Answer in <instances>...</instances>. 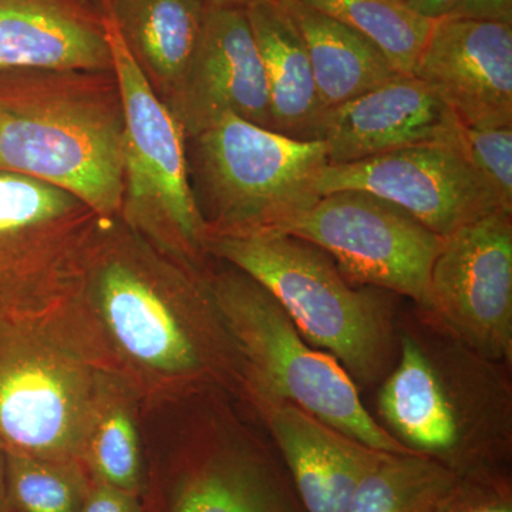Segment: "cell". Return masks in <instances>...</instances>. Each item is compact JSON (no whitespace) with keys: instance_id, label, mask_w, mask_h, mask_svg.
Instances as JSON below:
<instances>
[{"instance_id":"obj_4","label":"cell","mask_w":512,"mask_h":512,"mask_svg":"<svg viewBox=\"0 0 512 512\" xmlns=\"http://www.w3.org/2000/svg\"><path fill=\"white\" fill-rule=\"evenodd\" d=\"M195 201L211 237L288 235L322 198L323 141L296 140L227 116L191 138Z\"/></svg>"},{"instance_id":"obj_13","label":"cell","mask_w":512,"mask_h":512,"mask_svg":"<svg viewBox=\"0 0 512 512\" xmlns=\"http://www.w3.org/2000/svg\"><path fill=\"white\" fill-rule=\"evenodd\" d=\"M413 76L466 127L512 126V25L441 18Z\"/></svg>"},{"instance_id":"obj_27","label":"cell","mask_w":512,"mask_h":512,"mask_svg":"<svg viewBox=\"0 0 512 512\" xmlns=\"http://www.w3.org/2000/svg\"><path fill=\"white\" fill-rule=\"evenodd\" d=\"M80 512H144L143 500L110 485L94 483Z\"/></svg>"},{"instance_id":"obj_18","label":"cell","mask_w":512,"mask_h":512,"mask_svg":"<svg viewBox=\"0 0 512 512\" xmlns=\"http://www.w3.org/2000/svg\"><path fill=\"white\" fill-rule=\"evenodd\" d=\"M244 9L264 66L272 131L319 141L326 109L305 42L284 0H259Z\"/></svg>"},{"instance_id":"obj_15","label":"cell","mask_w":512,"mask_h":512,"mask_svg":"<svg viewBox=\"0 0 512 512\" xmlns=\"http://www.w3.org/2000/svg\"><path fill=\"white\" fill-rule=\"evenodd\" d=\"M144 512H295L271 468L239 450H147Z\"/></svg>"},{"instance_id":"obj_22","label":"cell","mask_w":512,"mask_h":512,"mask_svg":"<svg viewBox=\"0 0 512 512\" xmlns=\"http://www.w3.org/2000/svg\"><path fill=\"white\" fill-rule=\"evenodd\" d=\"M379 410L396 439L414 453L433 457L457 444L453 406L430 360L413 339L402 340L399 363L380 390Z\"/></svg>"},{"instance_id":"obj_24","label":"cell","mask_w":512,"mask_h":512,"mask_svg":"<svg viewBox=\"0 0 512 512\" xmlns=\"http://www.w3.org/2000/svg\"><path fill=\"white\" fill-rule=\"evenodd\" d=\"M373 43L400 74H413L434 22L404 0H299Z\"/></svg>"},{"instance_id":"obj_12","label":"cell","mask_w":512,"mask_h":512,"mask_svg":"<svg viewBox=\"0 0 512 512\" xmlns=\"http://www.w3.org/2000/svg\"><path fill=\"white\" fill-rule=\"evenodd\" d=\"M163 101L185 138L227 116L272 130L264 66L244 8L207 3L197 47Z\"/></svg>"},{"instance_id":"obj_5","label":"cell","mask_w":512,"mask_h":512,"mask_svg":"<svg viewBox=\"0 0 512 512\" xmlns=\"http://www.w3.org/2000/svg\"><path fill=\"white\" fill-rule=\"evenodd\" d=\"M205 252L255 279L309 345L328 350L350 377L382 375L392 346L389 309L377 288H353L322 249L292 235L211 237Z\"/></svg>"},{"instance_id":"obj_20","label":"cell","mask_w":512,"mask_h":512,"mask_svg":"<svg viewBox=\"0 0 512 512\" xmlns=\"http://www.w3.org/2000/svg\"><path fill=\"white\" fill-rule=\"evenodd\" d=\"M143 403L117 373L103 370L80 463L94 483L143 498L147 488V448L141 436Z\"/></svg>"},{"instance_id":"obj_31","label":"cell","mask_w":512,"mask_h":512,"mask_svg":"<svg viewBox=\"0 0 512 512\" xmlns=\"http://www.w3.org/2000/svg\"><path fill=\"white\" fill-rule=\"evenodd\" d=\"M0 512H9L6 500V451L0 444Z\"/></svg>"},{"instance_id":"obj_10","label":"cell","mask_w":512,"mask_h":512,"mask_svg":"<svg viewBox=\"0 0 512 512\" xmlns=\"http://www.w3.org/2000/svg\"><path fill=\"white\" fill-rule=\"evenodd\" d=\"M460 131L448 140L417 144L357 163L329 164L320 177L319 194L370 192L399 205L440 237H450L464 225L504 210L491 185L467 157Z\"/></svg>"},{"instance_id":"obj_28","label":"cell","mask_w":512,"mask_h":512,"mask_svg":"<svg viewBox=\"0 0 512 512\" xmlns=\"http://www.w3.org/2000/svg\"><path fill=\"white\" fill-rule=\"evenodd\" d=\"M444 18L512 25V0H457Z\"/></svg>"},{"instance_id":"obj_3","label":"cell","mask_w":512,"mask_h":512,"mask_svg":"<svg viewBox=\"0 0 512 512\" xmlns=\"http://www.w3.org/2000/svg\"><path fill=\"white\" fill-rule=\"evenodd\" d=\"M103 370L60 301L0 312V444L80 461Z\"/></svg>"},{"instance_id":"obj_26","label":"cell","mask_w":512,"mask_h":512,"mask_svg":"<svg viewBox=\"0 0 512 512\" xmlns=\"http://www.w3.org/2000/svg\"><path fill=\"white\" fill-rule=\"evenodd\" d=\"M461 144L491 185L504 210L512 212V126L461 127Z\"/></svg>"},{"instance_id":"obj_30","label":"cell","mask_w":512,"mask_h":512,"mask_svg":"<svg viewBox=\"0 0 512 512\" xmlns=\"http://www.w3.org/2000/svg\"><path fill=\"white\" fill-rule=\"evenodd\" d=\"M457 0H404L407 6L424 18L439 20L448 15Z\"/></svg>"},{"instance_id":"obj_19","label":"cell","mask_w":512,"mask_h":512,"mask_svg":"<svg viewBox=\"0 0 512 512\" xmlns=\"http://www.w3.org/2000/svg\"><path fill=\"white\" fill-rule=\"evenodd\" d=\"M107 15L140 69L165 99L200 40L204 0H106Z\"/></svg>"},{"instance_id":"obj_9","label":"cell","mask_w":512,"mask_h":512,"mask_svg":"<svg viewBox=\"0 0 512 512\" xmlns=\"http://www.w3.org/2000/svg\"><path fill=\"white\" fill-rule=\"evenodd\" d=\"M70 192L0 170V312L46 309L62 298L90 228Z\"/></svg>"},{"instance_id":"obj_32","label":"cell","mask_w":512,"mask_h":512,"mask_svg":"<svg viewBox=\"0 0 512 512\" xmlns=\"http://www.w3.org/2000/svg\"><path fill=\"white\" fill-rule=\"evenodd\" d=\"M208 5H220V6H239V8H245L249 3L259 2V0H204Z\"/></svg>"},{"instance_id":"obj_21","label":"cell","mask_w":512,"mask_h":512,"mask_svg":"<svg viewBox=\"0 0 512 512\" xmlns=\"http://www.w3.org/2000/svg\"><path fill=\"white\" fill-rule=\"evenodd\" d=\"M284 2L305 42L319 99L326 110L400 74L365 36L299 0Z\"/></svg>"},{"instance_id":"obj_14","label":"cell","mask_w":512,"mask_h":512,"mask_svg":"<svg viewBox=\"0 0 512 512\" xmlns=\"http://www.w3.org/2000/svg\"><path fill=\"white\" fill-rule=\"evenodd\" d=\"M463 124L426 83L396 74L348 103L326 110L319 141L329 164H350L390 151L456 137Z\"/></svg>"},{"instance_id":"obj_25","label":"cell","mask_w":512,"mask_h":512,"mask_svg":"<svg viewBox=\"0 0 512 512\" xmlns=\"http://www.w3.org/2000/svg\"><path fill=\"white\" fill-rule=\"evenodd\" d=\"M92 485L79 460L6 451L9 512H80Z\"/></svg>"},{"instance_id":"obj_17","label":"cell","mask_w":512,"mask_h":512,"mask_svg":"<svg viewBox=\"0 0 512 512\" xmlns=\"http://www.w3.org/2000/svg\"><path fill=\"white\" fill-rule=\"evenodd\" d=\"M0 69L109 70L103 25L62 0H0Z\"/></svg>"},{"instance_id":"obj_2","label":"cell","mask_w":512,"mask_h":512,"mask_svg":"<svg viewBox=\"0 0 512 512\" xmlns=\"http://www.w3.org/2000/svg\"><path fill=\"white\" fill-rule=\"evenodd\" d=\"M204 284L258 403H291L373 450L414 453L370 416L349 373L303 339L264 286L234 266Z\"/></svg>"},{"instance_id":"obj_23","label":"cell","mask_w":512,"mask_h":512,"mask_svg":"<svg viewBox=\"0 0 512 512\" xmlns=\"http://www.w3.org/2000/svg\"><path fill=\"white\" fill-rule=\"evenodd\" d=\"M466 487L424 454H384L357 485L349 512H446Z\"/></svg>"},{"instance_id":"obj_16","label":"cell","mask_w":512,"mask_h":512,"mask_svg":"<svg viewBox=\"0 0 512 512\" xmlns=\"http://www.w3.org/2000/svg\"><path fill=\"white\" fill-rule=\"evenodd\" d=\"M305 512H349L357 485L384 456L291 403H259Z\"/></svg>"},{"instance_id":"obj_6","label":"cell","mask_w":512,"mask_h":512,"mask_svg":"<svg viewBox=\"0 0 512 512\" xmlns=\"http://www.w3.org/2000/svg\"><path fill=\"white\" fill-rule=\"evenodd\" d=\"M123 116V204L120 220L161 254L194 271L205 254L202 220L185 150L183 128L148 82L121 37L104 16Z\"/></svg>"},{"instance_id":"obj_1","label":"cell","mask_w":512,"mask_h":512,"mask_svg":"<svg viewBox=\"0 0 512 512\" xmlns=\"http://www.w3.org/2000/svg\"><path fill=\"white\" fill-rule=\"evenodd\" d=\"M117 220L94 222L62 296L103 369L146 406L177 399L210 369L207 330L221 325L204 279Z\"/></svg>"},{"instance_id":"obj_29","label":"cell","mask_w":512,"mask_h":512,"mask_svg":"<svg viewBox=\"0 0 512 512\" xmlns=\"http://www.w3.org/2000/svg\"><path fill=\"white\" fill-rule=\"evenodd\" d=\"M446 512H512L510 501L505 498H488V500H474L470 497L467 485L457 500Z\"/></svg>"},{"instance_id":"obj_8","label":"cell","mask_w":512,"mask_h":512,"mask_svg":"<svg viewBox=\"0 0 512 512\" xmlns=\"http://www.w3.org/2000/svg\"><path fill=\"white\" fill-rule=\"evenodd\" d=\"M288 235L315 245L350 281L407 296L430 309V276L446 238L370 192L323 195Z\"/></svg>"},{"instance_id":"obj_11","label":"cell","mask_w":512,"mask_h":512,"mask_svg":"<svg viewBox=\"0 0 512 512\" xmlns=\"http://www.w3.org/2000/svg\"><path fill=\"white\" fill-rule=\"evenodd\" d=\"M430 309L491 359L512 355V212L498 210L446 238L430 276Z\"/></svg>"},{"instance_id":"obj_7","label":"cell","mask_w":512,"mask_h":512,"mask_svg":"<svg viewBox=\"0 0 512 512\" xmlns=\"http://www.w3.org/2000/svg\"><path fill=\"white\" fill-rule=\"evenodd\" d=\"M123 144L121 113L0 80V170L70 192L97 220L120 217Z\"/></svg>"}]
</instances>
